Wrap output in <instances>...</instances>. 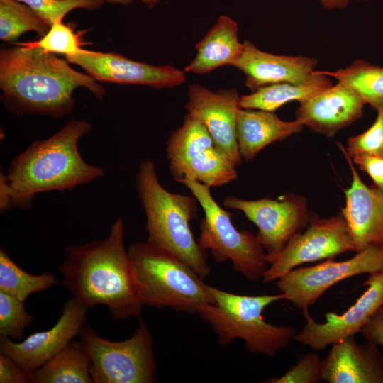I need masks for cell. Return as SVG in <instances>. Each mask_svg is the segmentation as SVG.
<instances>
[{"instance_id":"obj_24","label":"cell","mask_w":383,"mask_h":383,"mask_svg":"<svg viewBox=\"0 0 383 383\" xmlns=\"http://www.w3.org/2000/svg\"><path fill=\"white\" fill-rule=\"evenodd\" d=\"M91 362L81 340H72L33 372V383H93Z\"/></svg>"},{"instance_id":"obj_6","label":"cell","mask_w":383,"mask_h":383,"mask_svg":"<svg viewBox=\"0 0 383 383\" xmlns=\"http://www.w3.org/2000/svg\"><path fill=\"white\" fill-rule=\"evenodd\" d=\"M209 290L216 304L201 306L197 314L211 326L221 346L240 338L250 353L274 357L294 339L295 328L274 325L262 316L270 304L285 300L283 294L241 295L213 286H209Z\"/></svg>"},{"instance_id":"obj_4","label":"cell","mask_w":383,"mask_h":383,"mask_svg":"<svg viewBox=\"0 0 383 383\" xmlns=\"http://www.w3.org/2000/svg\"><path fill=\"white\" fill-rule=\"evenodd\" d=\"M136 188L145 213L147 242L165 249L187 263L201 279L211 273L206 250L195 240L190 223L197 218L199 204L193 195L173 193L160 184L154 162L143 159Z\"/></svg>"},{"instance_id":"obj_11","label":"cell","mask_w":383,"mask_h":383,"mask_svg":"<svg viewBox=\"0 0 383 383\" xmlns=\"http://www.w3.org/2000/svg\"><path fill=\"white\" fill-rule=\"evenodd\" d=\"M223 204L242 211L256 225V235L265 251L268 265L307 227L311 219L306 198L294 194H287L277 199L258 200L228 196L224 198Z\"/></svg>"},{"instance_id":"obj_21","label":"cell","mask_w":383,"mask_h":383,"mask_svg":"<svg viewBox=\"0 0 383 383\" xmlns=\"http://www.w3.org/2000/svg\"><path fill=\"white\" fill-rule=\"evenodd\" d=\"M303 127L297 119L284 121L274 112L240 109L237 118L240 155L246 162L252 161L262 149L299 133Z\"/></svg>"},{"instance_id":"obj_27","label":"cell","mask_w":383,"mask_h":383,"mask_svg":"<svg viewBox=\"0 0 383 383\" xmlns=\"http://www.w3.org/2000/svg\"><path fill=\"white\" fill-rule=\"evenodd\" d=\"M50 26L27 4L18 0H0V39L15 42L21 35L35 32L40 38Z\"/></svg>"},{"instance_id":"obj_15","label":"cell","mask_w":383,"mask_h":383,"mask_svg":"<svg viewBox=\"0 0 383 383\" xmlns=\"http://www.w3.org/2000/svg\"><path fill=\"white\" fill-rule=\"evenodd\" d=\"M88 309L72 297L64 303L62 314L51 328L31 334L21 342L0 335V352L33 373L80 334Z\"/></svg>"},{"instance_id":"obj_1","label":"cell","mask_w":383,"mask_h":383,"mask_svg":"<svg viewBox=\"0 0 383 383\" xmlns=\"http://www.w3.org/2000/svg\"><path fill=\"white\" fill-rule=\"evenodd\" d=\"M79 87L98 99L106 94L98 82L55 53L22 43L1 47V101L8 111L64 118L73 111L74 92Z\"/></svg>"},{"instance_id":"obj_19","label":"cell","mask_w":383,"mask_h":383,"mask_svg":"<svg viewBox=\"0 0 383 383\" xmlns=\"http://www.w3.org/2000/svg\"><path fill=\"white\" fill-rule=\"evenodd\" d=\"M323 359L322 381L328 383H383V355L378 345L362 344L354 336L331 345Z\"/></svg>"},{"instance_id":"obj_37","label":"cell","mask_w":383,"mask_h":383,"mask_svg":"<svg viewBox=\"0 0 383 383\" xmlns=\"http://www.w3.org/2000/svg\"><path fill=\"white\" fill-rule=\"evenodd\" d=\"M323 6L327 9H333L335 8H345L348 4L353 0H319Z\"/></svg>"},{"instance_id":"obj_16","label":"cell","mask_w":383,"mask_h":383,"mask_svg":"<svg viewBox=\"0 0 383 383\" xmlns=\"http://www.w3.org/2000/svg\"><path fill=\"white\" fill-rule=\"evenodd\" d=\"M187 113L201 121L216 144L224 150L236 166L242 163L237 140V118L240 109L235 89L212 91L194 84L187 91Z\"/></svg>"},{"instance_id":"obj_30","label":"cell","mask_w":383,"mask_h":383,"mask_svg":"<svg viewBox=\"0 0 383 383\" xmlns=\"http://www.w3.org/2000/svg\"><path fill=\"white\" fill-rule=\"evenodd\" d=\"M29 6L51 27L55 23L62 22L70 11L84 9L90 11L99 9L104 0H18Z\"/></svg>"},{"instance_id":"obj_26","label":"cell","mask_w":383,"mask_h":383,"mask_svg":"<svg viewBox=\"0 0 383 383\" xmlns=\"http://www.w3.org/2000/svg\"><path fill=\"white\" fill-rule=\"evenodd\" d=\"M355 90L373 108L383 101V67L355 60L350 65L335 72L321 71Z\"/></svg>"},{"instance_id":"obj_35","label":"cell","mask_w":383,"mask_h":383,"mask_svg":"<svg viewBox=\"0 0 383 383\" xmlns=\"http://www.w3.org/2000/svg\"><path fill=\"white\" fill-rule=\"evenodd\" d=\"M360 333L367 342L383 346V306L372 316Z\"/></svg>"},{"instance_id":"obj_31","label":"cell","mask_w":383,"mask_h":383,"mask_svg":"<svg viewBox=\"0 0 383 383\" xmlns=\"http://www.w3.org/2000/svg\"><path fill=\"white\" fill-rule=\"evenodd\" d=\"M377 112L373 124L362 133L349 138L346 154L352 159L360 154L383 156V101L374 107Z\"/></svg>"},{"instance_id":"obj_32","label":"cell","mask_w":383,"mask_h":383,"mask_svg":"<svg viewBox=\"0 0 383 383\" xmlns=\"http://www.w3.org/2000/svg\"><path fill=\"white\" fill-rule=\"evenodd\" d=\"M323 359L316 353L297 356L296 363L283 375L267 379L265 383H316L322 381Z\"/></svg>"},{"instance_id":"obj_29","label":"cell","mask_w":383,"mask_h":383,"mask_svg":"<svg viewBox=\"0 0 383 383\" xmlns=\"http://www.w3.org/2000/svg\"><path fill=\"white\" fill-rule=\"evenodd\" d=\"M28 46H35L55 54L65 56L85 53L88 50L81 48V42L69 26L62 22L55 23L47 33L36 41L22 43Z\"/></svg>"},{"instance_id":"obj_34","label":"cell","mask_w":383,"mask_h":383,"mask_svg":"<svg viewBox=\"0 0 383 383\" xmlns=\"http://www.w3.org/2000/svg\"><path fill=\"white\" fill-rule=\"evenodd\" d=\"M352 159L361 170L368 174L374 186L383 192V156L360 154Z\"/></svg>"},{"instance_id":"obj_8","label":"cell","mask_w":383,"mask_h":383,"mask_svg":"<svg viewBox=\"0 0 383 383\" xmlns=\"http://www.w3.org/2000/svg\"><path fill=\"white\" fill-rule=\"evenodd\" d=\"M79 335L90 359L94 383L155 382L157 364L152 335L140 316L133 334L122 341L104 339L85 325Z\"/></svg>"},{"instance_id":"obj_18","label":"cell","mask_w":383,"mask_h":383,"mask_svg":"<svg viewBox=\"0 0 383 383\" xmlns=\"http://www.w3.org/2000/svg\"><path fill=\"white\" fill-rule=\"evenodd\" d=\"M344 154L352 173L350 187L345 191V206L341 209L358 252L371 245H383V192L368 187L358 175L352 159L343 146Z\"/></svg>"},{"instance_id":"obj_36","label":"cell","mask_w":383,"mask_h":383,"mask_svg":"<svg viewBox=\"0 0 383 383\" xmlns=\"http://www.w3.org/2000/svg\"><path fill=\"white\" fill-rule=\"evenodd\" d=\"M104 2L113 5L128 6L135 1H140L150 9H153L162 0H104Z\"/></svg>"},{"instance_id":"obj_17","label":"cell","mask_w":383,"mask_h":383,"mask_svg":"<svg viewBox=\"0 0 383 383\" xmlns=\"http://www.w3.org/2000/svg\"><path fill=\"white\" fill-rule=\"evenodd\" d=\"M365 104L355 90L338 81L301 102L296 119L311 131L331 137L360 118Z\"/></svg>"},{"instance_id":"obj_28","label":"cell","mask_w":383,"mask_h":383,"mask_svg":"<svg viewBox=\"0 0 383 383\" xmlns=\"http://www.w3.org/2000/svg\"><path fill=\"white\" fill-rule=\"evenodd\" d=\"M24 304L0 292V335L16 340L22 338L25 329L34 318L26 310Z\"/></svg>"},{"instance_id":"obj_13","label":"cell","mask_w":383,"mask_h":383,"mask_svg":"<svg viewBox=\"0 0 383 383\" xmlns=\"http://www.w3.org/2000/svg\"><path fill=\"white\" fill-rule=\"evenodd\" d=\"M367 286L355 303L341 314L328 312L326 321L318 323L303 311L306 323L294 339L313 350H325L328 345L360 333L372 316L383 306V271L370 274L362 284Z\"/></svg>"},{"instance_id":"obj_7","label":"cell","mask_w":383,"mask_h":383,"mask_svg":"<svg viewBox=\"0 0 383 383\" xmlns=\"http://www.w3.org/2000/svg\"><path fill=\"white\" fill-rule=\"evenodd\" d=\"M192 192L204 212L199 225L198 243L210 250L217 262L230 260L234 270L250 281L262 279L268 268L266 253L257 235L238 231L231 213L221 207L211 193V187L189 178L177 180Z\"/></svg>"},{"instance_id":"obj_22","label":"cell","mask_w":383,"mask_h":383,"mask_svg":"<svg viewBox=\"0 0 383 383\" xmlns=\"http://www.w3.org/2000/svg\"><path fill=\"white\" fill-rule=\"evenodd\" d=\"M195 48L196 56L184 71L205 74L224 65L233 66L243 55L244 43L238 39L237 23L221 15Z\"/></svg>"},{"instance_id":"obj_14","label":"cell","mask_w":383,"mask_h":383,"mask_svg":"<svg viewBox=\"0 0 383 383\" xmlns=\"http://www.w3.org/2000/svg\"><path fill=\"white\" fill-rule=\"evenodd\" d=\"M100 82L148 86L153 89L173 88L186 82V72L170 65H153L131 60L116 52L88 50L65 56Z\"/></svg>"},{"instance_id":"obj_3","label":"cell","mask_w":383,"mask_h":383,"mask_svg":"<svg viewBox=\"0 0 383 383\" xmlns=\"http://www.w3.org/2000/svg\"><path fill=\"white\" fill-rule=\"evenodd\" d=\"M124 221L117 218L102 240L65 247L58 267L62 284L88 309L106 306L115 320L139 318L143 307L124 244Z\"/></svg>"},{"instance_id":"obj_2","label":"cell","mask_w":383,"mask_h":383,"mask_svg":"<svg viewBox=\"0 0 383 383\" xmlns=\"http://www.w3.org/2000/svg\"><path fill=\"white\" fill-rule=\"evenodd\" d=\"M91 129L87 121L70 120L14 157L1 174V212L13 206L28 209L38 194L71 190L104 177V169L85 162L78 149L79 140Z\"/></svg>"},{"instance_id":"obj_25","label":"cell","mask_w":383,"mask_h":383,"mask_svg":"<svg viewBox=\"0 0 383 383\" xmlns=\"http://www.w3.org/2000/svg\"><path fill=\"white\" fill-rule=\"evenodd\" d=\"M57 283L50 272L32 274L11 260L4 248L0 249V292L26 302L33 293L51 288Z\"/></svg>"},{"instance_id":"obj_12","label":"cell","mask_w":383,"mask_h":383,"mask_svg":"<svg viewBox=\"0 0 383 383\" xmlns=\"http://www.w3.org/2000/svg\"><path fill=\"white\" fill-rule=\"evenodd\" d=\"M350 251H355V245L342 213L329 218H311L306 230L272 260L262 282L267 284L304 263L333 259Z\"/></svg>"},{"instance_id":"obj_20","label":"cell","mask_w":383,"mask_h":383,"mask_svg":"<svg viewBox=\"0 0 383 383\" xmlns=\"http://www.w3.org/2000/svg\"><path fill=\"white\" fill-rule=\"evenodd\" d=\"M317 64L315 58L263 52L250 40H245L243 55L233 67L245 74V87L254 91L267 85L301 82L314 71Z\"/></svg>"},{"instance_id":"obj_9","label":"cell","mask_w":383,"mask_h":383,"mask_svg":"<svg viewBox=\"0 0 383 383\" xmlns=\"http://www.w3.org/2000/svg\"><path fill=\"white\" fill-rule=\"evenodd\" d=\"M169 170L175 181L189 178L210 187L238 178L237 166L215 143L204 124L187 113L166 145Z\"/></svg>"},{"instance_id":"obj_5","label":"cell","mask_w":383,"mask_h":383,"mask_svg":"<svg viewBox=\"0 0 383 383\" xmlns=\"http://www.w3.org/2000/svg\"><path fill=\"white\" fill-rule=\"evenodd\" d=\"M127 251L143 306L197 314L201 306L216 304L209 285L170 252L147 241L133 243Z\"/></svg>"},{"instance_id":"obj_10","label":"cell","mask_w":383,"mask_h":383,"mask_svg":"<svg viewBox=\"0 0 383 383\" xmlns=\"http://www.w3.org/2000/svg\"><path fill=\"white\" fill-rule=\"evenodd\" d=\"M383 271V245H371L343 261L333 259L310 267L293 269L276 281V286L297 309H308L332 286L362 274Z\"/></svg>"},{"instance_id":"obj_23","label":"cell","mask_w":383,"mask_h":383,"mask_svg":"<svg viewBox=\"0 0 383 383\" xmlns=\"http://www.w3.org/2000/svg\"><path fill=\"white\" fill-rule=\"evenodd\" d=\"M332 86L328 76L321 71L313 72L304 80L296 83H279L265 86L250 94L240 96L241 109H259L274 112L292 101L299 103Z\"/></svg>"},{"instance_id":"obj_33","label":"cell","mask_w":383,"mask_h":383,"mask_svg":"<svg viewBox=\"0 0 383 383\" xmlns=\"http://www.w3.org/2000/svg\"><path fill=\"white\" fill-rule=\"evenodd\" d=\"M33 373L23 369L11 358L0 353L1 383H33Z\"/></svg>"}]
</instances>
